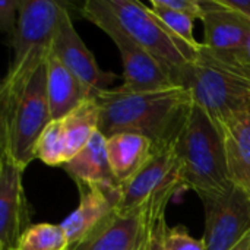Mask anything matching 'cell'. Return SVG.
<instances>
[{"label":"cell","mask_w":250,"mask_h":250,"mask_svg":"<svg viewBox=\"0 0 250 250\" xmlns=\"http://www.w3.org/2000/svg\"><path fill=\"white\" fill-rule=\"evenodd\" d=\"M95 98L100 105V132L105 138L136 133L148 138L155 149L176 144L193 105L190 92L179 85L148 92L105 89Z\"/></svg>","instance_id":"6da1fadb"},{"label":"cell","mask_w":250,"mask_h":250,"mask_svg":"<svg viewBox=\"0 0 250 250\" xmlns=\"http://www.w3.org/2000/svg\"><path fill=\"white\" fill-rule=\"evenodd\" d=\"M51 122L45 62L32 73L3 79L0 88V152L21 168L35 160V145Z\"/></svg>","instance_id":"7a4b0ae2"},{"label":"cell","mask_w":250,"mask_h":250,"mask_svg":"<svg viewBox=\"0 0 250 250\" xmlns=\"http://www.w3.org/2000/svg\"><path fill=\"white\" fill-rule=\"evenodd\" d=\"M176 85L186 88L220 127L250 111V63L226 57L204 42L196 59L179 75Z\"/></svg>","instance_id":"3957f363"},{"label":"cell","mask_w":250,"mask_h":250,"mask_svg":"<svg viewBox=\"0 0 250 250\" xmlns=\"http://www.w3.org/2000/svg\"><path fill=\"white\" fill-rule=\"evenodd\" d=\"M180 176L186 189L199 196L221 193L234 186L220 126L193 103L174 144Z\"/></svg>","instance_id":"277c9868"},{"label":"cell","mask_w":250,"mask_h":250,"mask_svg":"<svg viewBox=\"0 0 250 250\" xmlns=\"http://www.w3.org/2000/svg\"><path fill=\"white\" fill-rule=\"evenodd\" d=\"M127 34L145 48L168 73L176 85L180 72L192 63L201 44L193 47L173 34L151 10L135 0H104Z\"/></svg>","instance_id":"5b68a950"},{"label":"cell","mask_w":250,"mask_h":250,"mask_svg":"<svg viewBox=\"0 0 250 250\" xmlns=\"http://www.w3.org/2000/svg\"><path fill=\"white\" fill-rule=\"evenodd\" d=\"M66 10L53 0H19L18 25L10 38L13 57L4 79L26 76L45 62Z\"/></svg>","instance_id":"8992f818"},{"label":"cell","mask_w":250,"mask_h":250,"mask_svg":"<svg viewBox=\"0 0 250 250\" xmlns=\"http://www.w3.org/2000/svg\"><path fill=\"white\" fill-rule=\"evenodd\" d=\"M81 13L104 31L116 44L123 64V83L119 86L120 89L127 92H148L177 86L161 64L127 34L104 0L85 1Z\"/></svg>","instance_id":"52a82bcc"},{"label":"cell","mask_w":250,"mask_h":250,"mask_svg":"<svg viewBox=\"0 0 250 250\" xmlns=\"http://www.w3.org/2000/svg\"><path fill=\"white\" fill-rule=\"evenodd\" d=\"M199 198L205 208L207 250H233L250 233V195L234 185Z\"/></svg>","instance_id":"ba28073f"},{"label":"cell","mask_w":250,"mask_h":250,"mask_svg":"<svg viewBox=\"0 0 250 250\" xmlns=\"http://www.w3.org/2000/svg\"><path fill=\"white\" fill-rule=\"evenodd\" d=\"M204 44L215 53L250 63V18L218 0H202Z\"/></svg>","instance_id":"9c48e42d"},{"label":"cell","mask_w":250,"mask_h":250,"mask_svg":"<svg viewBox=\"0 0 250 250\" xmlns=\"http://www.w3.org/2000/svg\"><path fill=\"white\" fill-rule=\"evenodd\" d=\"M173 186H182L186 189L180 176L174 145L157 149L149 161L122 186V198L117 211L129 212L139 209L155 195Z\"/></svg>","instance_id":"30bf717a"},{"label":"cell","mask_w":250,"mask_h":250,"mask_svg":"<svg viewBox=\"0 0 250 250\" xmlns=\"http://www.w3.org/2000/svg\"><path fill=\"white\" fill-rule=\"evenodd\" d=\"M51 53L95 92L108 89L117 78L114 73L104 72L98 66L95 56L89 51L76 32L69 10L64 12L60 21L51 44Z\"/></svg>","instance_id":"8fae6325"},{"label":"cell","mask_w":250,"mask_h":250,"mask_svg":"<svg viewBox=\"0 0 250 250\" xmlns=\"http://www.w3.org/2000/svg\"><path fill=\"white\" fill-rule=\"evenodd\" d=\"M23 168L0 155V250H15L29 227V209L22 185Z\"/></svg>","instance_id":"7c38bea8"},{"label":"cell","mask_w":250,"mask_h":250,"mask_svg":"<svg viewBox=\"0 0 250 250\" xmlns=\"http://www.w3.org/2000/svg\"><path fill=\"white\" fill-rule=\"evenodd\" d=\"M79 196V205L62 223L70 248L82 242L101 223H104L113 212L119 209L122 186L95 185L81 189Z\"/></svg>","instance_id":"4fadbf2b"},{"label":"cell","mask_w":250,"mask_h":250,"mask_svg":"<svg viewBox=\"0 0 250 250\" xmlns=\"http://www.w3.org/2000/svg\"><path fill=\"white\" fill-rule=\"evenodd\" d=\"M148 223V204L129 212L116 211L89 236L69 250H133Z\"/></svg>","instance_id":"5bb4252c"},{"label":"cell","mask_w":250,"mask_h":250,"mask_svg":"<svg viewBox=\"0 0 250 250\" xmlns=\"http://www.w3.org/2000/svg\"><path fill=\"white\" fill-rule=\"evenodd\" d=\"M47 97L51 120H60L98 92L72 73L50 50L45 59Z\"/></svg>","instance_id":"9a60e30c"},{"label":"cell","mask_w":250,"mask_h":250,"mask_svg":"<svg viewBox=\"0 0 250 250\" xmlns=\"http://www.w3.org/2000/svg\"><path fill=\"white\" fill-rule=\"evenodd\" d=\"M180 186H173L155 195L148 202V250H207L204 239H195L183 227H168L166 209Z\"/></svg>","instance_id":"2e32d148"},{"label":"cell","mask_w":250,"mask_h":250,"mask_svg":"<svg viewBox=\"0 0 250 250\" xmlns=\"http://www.w3.org/2000/svg\"><path fill=\"white\" fill-rule=\"evenodd\" d=\"M105 141L107 138L100 130L95 132L89 142L63 164L62 168L72 177L79 190L95 185H119L108 163Z\"/></svg>","instance_id":"e0dca14e"},{"label":"cell","mask_w":250,"mask_h":250,"mask_svg":"<svg viewBox=\"0 0 250 250\" xmlns=\"http://www.w3.org/2000/svg\"><path fill=\"white\" fill-rule=\"evenodd\" d=\"M107 157L116 182L127 183L157 151L152 142L136 133H116L105 141Z\"/></svg>","instance_id":"ac0fdd59"},{"label":"cell","mask_w":250,"mask_h":250,"mask_svg":"<svg viewBox=\"0 0 250 250\" xmlns=\"http://www.w3.org/2000/svg\"><path fill=\"white\" fill-rule=\"evenodd\" d=\"M233 183L250 195V113L239 114L221 127Z\"/></svg>","instance_id":"d6986e66"},{"label":"cell","mask_w":250,"mask_h":250,"mask_svg":"<svg viewBox=\"0 0 250 250\" xmlns=\"http://www.w3.org/2000/svg\"><path fill=\"white\" fill-rule=\"evenodd\" d=\"M60 120L63 125L69 161L89 142L95 132L100 130V105L97 98L83 101L79 107Z\"/></svg>","instance_id":"ffe728a7"},{"label":"cell","mask_w":250,"mask_h":250,"mask_svg":"<svg viewBox=\"0 0 250 250\" xmlns=\"http://www.w3.org/2000/svg\"><path fill=\"white\" fill-rule=\"evenodd\" d=\"M69 239L62 224H34L21 236L15 250H69Z\"/></svg>","instance_id":"44dd1931"},{"label":"cell","mask_w":250,"mask_h":250,"mask_svg":"<svg viewBox=\"0 0 250 250\" xmlns=\"http://www.w3.org/2000/svg\"><path fill=\"white\" fill-rule=\"evenodd\" d=\"M35 158L50 167H63L67 161L62 120H51L42 130L35 145Z\"/></svg>","instance_id":"7402d4cb"},{"label":"cell","mask_w":250,"mask_h":250,"mask_svg":"<svg viewBox=\"0 0 250 250\" xmlns=\"http://www.w3.org/2000/svg\"><path fill=\"white\" fill-rule=\"evenodd\" d=\"M151 10L152 13L173 32L176 34L180 40H183L185 42L198 47L201 42L195 38L193 35V23H195V18L189 16L186 13L182 12H176V10H170L166 7H161L158 4L151 3Z\"/></svg>","instance_id":"603a6c76"},{"label":"cell","mask_w":250,"mask_h":250,"mask_svg":"<svg viewBox=\"0 0 250 250\" xmlns=\"http://www.w3.org/2000/svg\"><path fill=\"white\" fill-rule=\"evenodd\" d=\"M151 3L170 10L186 13L189 16H193L195 19H202L205 13L202 0H151Z\"/></svg>","instance_id":"cb8c5ba5"},{"label":"cell","mask_w":250,"mask_h":250,"mask_svg":"<svg viewBox=\"0 0 250 250\" xmlns=\"http://www.w3.org/2000/svg\"><path fill=\"white\" fill-rule=\"evenodd\" d=\"M19 15V0H1L0 1V29L9 34L10 38L16 31Z\"/></svg>","instance_id":"d4e9b609"},{"label":"cell","mask_w":250,"mask_h":250,"mask_svg":"<svg viewBox=\"0 0 250 250\" xmlns=\"http://www.w3.org/2000/svg\"><path fill=\"white\" fill-rule=\"evenodd\" d=\"M218 1L250 18V0H218Z\"/></svg>","instance_id":"484cf974"},{"label":"cell","mask_w":250,"mask_h":250,"mask_svg":"<svg viewBox=\"0 0 250 250\" xmlns=\"http://www.w3.org/2000/svg\"><path fill=\"white\" fill-rule=\"evenodd\" d=\"M249 246H250V233L233 250H249Z\"/></svg>","instance_id":"4316f807"},{"label":"cell","mask_w":250,"mask_h":250,"mask_svg":"<svg viewBox=\"0 0 250 250\" xmlns=\"http://www.w3.org/2000/svg\"><path fill=\"white\" fill-rule=\"evenodd\" d=\"M133 250H148V234H146V230H145V234H144L142 240L139 242V245Z\"/></svg>","instance_id":"83f0119b"},{"label":"cell","mask_w":250,"mask_h":250,"mask_svg":"<svg viewBox=\"0 0 250 250\" xmlns=\"http://www.w3.org/2000/svg\"><path fill=\"white\" fill-rule=\"evenodd\" d=\"M249 250H250V246H249Z\"/></svg>","instance_id":"f1b7e54d"},{"label":"cell","mask_w":250,"mask_h":250,"mask_svg":"<svg viewBox=\"0 0 250 250\" xmlns=\"http://www.w3.org/2000/svg\"><path fill=\"white\" fill-rule=\"evenodd\" d=\"M249 113H250V111H249Z\"/></svg>","instance_id":"f546056e"}]
</instances>
